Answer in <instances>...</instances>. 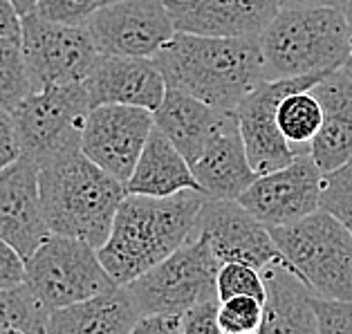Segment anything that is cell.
Listing matches in <instances>:
<instances>
[{
  "mask_svg": "<svg viewBox=\"0 0 352 334\" xmlns=\"http://www.w3.org/2000/svg\"><path fill=\"white\" fill-rule=\"evenodd\" d=\"M204 198L200 191H182L170 198L126 193L108 241L97 249L115 285L133 282L191 241Z\"/></svg>",
  "mask_w": 352,
  "mask_h": 334,
  "instance_id": "6da1fadb",
  "label": "cell"
},
{
  "mask_svg": "<svg viewBox=\"0 0 352 334\" xmlns=\"http://www.w3.org/2000/svg\"><path fill=\"white\" fill-rule=\"evenodd\" d=\"M166 88L186 92L220 113L238 104L265 81L261 38H211L175 32L155 56Z\"/></svg>",
  "mask_w": 352,
  "mask_h": 334,
  "instance_id": "7a4b0ae2",
  "label": "cell"
},
{
  "mask_svg": "<svg viewBox=\"0 0 352 334\" xmlns=\"http://www.w3.org/2000/svg\"><path fill=\"white\" fill-rule=\"evenodd\" d=\"M38 191L47 227L56 236L88 243L108 241L126 186L83 155L67 153L38 168Z\"/></svg>",
  "mask_w": 352,
  "mask_h": 334,
  "instance_id": "3957f363",
  "label": "cell"
},
{
  "mask_svg": "<svg viewBox=\"0 0 352 334\" xmlns=\"http://www.w3.org/2000/svg\"><path fill=\"white\" fill-rule=\"evenodd\" d=\"M265 79L330 74L352 56L346 16L334 7L280 10L261 36Z\"/></svg>",
  "mask_w": 352,
  "mask_h": 334,
  "instance_id": "277c9868",
  "label": "cell"
},
{
  "mask_svg": "<svg viewBox=\"0 0 352 334\" xmlns=\"http://www.w3.org/2000/svg\"><path fill=\"white\" fill-rule=\"evenodd\" d=\"M289 271L314 296L352 301V231L323 209L285 227H270Z\"/></svg>",
  "mask_w": 352,
  "mask_h": 334,
  "instance_id": "5b68a950",
  "label": "cell"
},
{
  "mask_svg": "<svg viewBox=\"0 0 352 334\" xmlns=\"http://www.w3.org/2000/svg\"><path fill=\"white\" fill-rule=\"evenodd\" d=\"M218 256L207 236H193L166 260L124 285L140 316L166 314L179 316L188 307L218 298Z\"/></svg>",
  "mask_w": 352,
  "mask_h": 334,
  "instance_id": "8992f818",
  "label": "cell"
},
{
  "mask_svg": "<svg viewBox=\"0 0 352 334\" xmlns=\"http://www.w3.org/2000/svg\"><path fill=\"white\" fill-rule=\"evenodd\" d=\"M90 110L85 83L34 90L12 113L21 157L41 168L67 153L81 151V133Z\"/></svg>",
  "mask_w": 352,
  "mask_h": 334,
  "instance_id": "52a82bcc",
  "label": "cell"
},
{
  "mask_svg": "<svg viewBox=\"0 0 352 334\" xmlns=\"http://www.w3.org/2000/svg\"><path fill=\"white\" fill-rule=\"evenodd\" d=\"M25 285L47 312L117 287L88 243L52 234L25 260Z\"/></svg>",
  "mask_w": 352,
  "mask_h": 334,
  "instance_id": "ba28073f",
  "label": "cell"
},
{
  "mask_svg": "<svg viewBox=\"0 0 352 334\" xmlns=\"http://www.w3.org/2000/svg\"><path fill=\"white\" fill-rule=\"evenodd\" d=\"M21 45L34 90L85 83L101 56L85 25L52 23L34 12L21 19Z\"/></svg>",
  "mask_w": 352,
  "mask_h": 334,
  "instance_id": "9c48e42d",
  "label": "cell"
},
{
  "mask_svg": "<svg viewBox=\"0 0 352 334\" xmlns=\"http://www.w3.org/2000/svg\"><path fill=\"white\" fill-rule=\"evenodd\" d=\"M85 27L104 56L155 58L175 36L164 0H119L97 7Z\"/></svg>",
  "mask_w": 352,
  "mask_h": 334,
  "instance_id": "30bf717a",
  "label": "cell"
},
{
  "mask_svg": "<svg viewBox=\"0 0 352 334\" xmlns=\"http://www.w3.org/2000/svg\"><path fill=\"white\" fill-rule=\"evenodd\" d=\"M328 76V74H325ZM323 74L289 76V79H265L240 101L236 119L243 135L249 164L258 175L287 166L296 157L294 148L285 142L276 124L278 104L292 92L312 90Z\"/></svg>",
  "mask_w": 352,
  "mask_h": 334,
  "instance_id": "8fae6325",
  "label": "cell"
},
{
  "mask_svg": "<svg viewBox=\"0 0 352 334\" xmlns=\"http://www.w3.org/2000/svg\"><path fill=\"white\" fill-rule=\"evenodd\" d=\"M155 128L151 110L135 106H94L81 133V153L124 186Z\"/></svg>",
  "mask_w": 352,
  "mask_h": 334,
  "instance_id": "7c38bea8",
  "label": "cell"
},
{
  "mask_svg": "<svg viewBox=\"0 0 352 334\" xmlns=\"http://www.w3.org/2000/svg\"><path fill=\"white\" fill-rule=\"evenodd\" d=\"M200 234L209 238L211 249L220 263H245L261 274L274 265L289 269L274 243L270 227H265L238 200L204 198L193 229V236Z\"/></svg>",
  "mask_w": 352,
  "mask_h": 334,
  "instance_id": "4fadbf2b",
  "label": "cell"
},
{
  "mask_svg": "<svg viewBox=\"0 0 352 334\" xmlns=\"http://www.w3.org/2000/svg\"><path fill=\"white\" fill-rule=\"evenodd\" d=\"M323 173L310 153L298 155L272 173L258 175L238 202L265 227H285L319 211Z\"/></svg>",
  "mask_w": 352,
  "mask_h": 334,
  "instance_id": "5bb4252c",
  "label": "cell"
},
{
  "mask_svg": "<svg viewBox=\"0 0 352 334\" xmlns=\"http://www.w3.org/2000/svg\"><path fill=\"white\" fill-rule=\"evenodd\" d=\"M175 32L211 38H261L280 0H164Z\"/></svg>",
  "mask_w": 352,
  "mask_h": 334,
  "instance_id": "9a60e30c",
  "label": "cell"
},
{
  "mask_svg": "<svg viewBox=\"0 0 352 334\" xmlns=\"http://www.w3.org/2000/svg\"><path fill=\"white\" fill-rule=\"evenodd\" d=\"M52 236L38 191V166L19 157L0 170V241L25 260Z\"/></svg>",
  "mask_w": 352,
  "mask_h": 334,
  "instance_id": "2e32d148",
  "label": "cell"
},
{
  "mask_svg": "<svg viewBox=\"0 0 352 334\" xmlns=\"http://www.w3.org/2000/svg\"><path fill=\"white\" fill-rule=\"evenodd\" d=\"M90 104L104 106H135L155 113L164 101L166 81L157 67L155 58H128V56H104L94 63L85 81Z\"/></svg>",
  "mask_w": 352,
  "mask_h": 334,
  "instance_id": "e0dca14e",
  "label": "cell"
},
{
  "mask_svg": "<svg viewBox=\"0 0 352 334\" xmlns=\"http://www.w3.org/2000/svg\"><path fill=\"white\" fill-rule=\"evenodd\" d=\"M191 168L207 198L238 200L252 186L258 173L249 164L236 113L225 119Z\"/></svg>",
  "mask_w": 352,
  "mask_h": 334,
  "instance_id": "ac0fdd59",
  "label": "cell"
},
{
  "mask_svg": "<svg viewBox=\"0 0 352 334\" xmlns=\"http://www.w3.org/2000/svg\"><path fill=\"white\" fill-rule=\"evenodd\" d=\"M323 110V124L310 144V155L321 173L339 168L352 159V79L330 72L312 88Z\"/></svg>",
  "mask_w": 352,
  "mask_h": 334,
  "instance_id": "d6986e66",
  "label": "cell"
},
{
  "mask_svg": "<svg viewBox=\"0 0 352 334\" xmlns=\"http://www.w3.org/2000/svg\"><path fill=\"white\" fill-rule=\"evenodd\" d=\"M229 115L231 113H220L191 94L170 88H166L164 101L153 113L155 126L191 166L200 159L209 140L218 133Z\"/></svg>",
  "mask_w": 352,
  "mask_h": 334,
  "instance_id": "ffe728a7",
  "label": "cell"
},
{
  "mask_svg": "<svg viewBox=\"0 0 352 334\" xmlns=\"http://www.w3.org/2000/svg\"><path fill=\"white\" fill-rule=\"evenodd\" d=\"M182 191H200L191 164L182 157L168 137L155 126L142 151L131 179L126 182V193L148 195V198H170Z\"/></svg>",
  "mask_w": 352,
  "mask_h": 334,
  "instance_id": "44dd1931",
  "label": "cell"
},
{
  "mask_svg": "<svg viewBox=\"0 0 352 334\" xmlns=\"http://www.w3.org/2000/svg\"><path fill=\"white\" fill-rule=\"evenodd\" d=\"M140 319L124 287H113L88 301L50 312L47 334H131Z\"/></svg>",
  "mask_w": 352,
  "mask_h": 334,
  "instance_id": "7402d4cb",
  "label": "cell"
},
{
  "mask_svg": "<svg viewBox=\"0 0 352 334\" xmlns=\"http://www.w3.org/2000/svg\"><path fill=\"white\" fill-rule=\"evenodd\" d=\"M267 301L258 334H319L312 292L283 265L263 271Z\"/></svg>",
  "mask_w": 352,
  "mask_h": 334,
  "instance_id": "603a6c76",
  "label": "cell"
},
{
  "mask_svg": "<svg viewBox=\"0 0 352 334\" xmlns=\"http://www.w3.org/2000/svg\"><path fill=\"white\" fill-rule=\"evenodd\" d=\"M276 124L294 153H310V144L323 124V110L312 90L292 92L278 104Z\"/></svg>",
  "mask_w": 352,
  "mask_h": 334,
  "instance_id": "cb8c5ba5",
  "label": "cell"
},
{
  "mask_svg": "<svg viewBox=\"0 0 352 334\" xmlns=\"http://www.w3.org/2000/svg\"><path fill=\"white\" fill-rule=\"evenodd\" d=\"M32 92L21 38L0 36V108L14 113Z\"/></svg>",
  "mask_w": 352,
  "mask_h": 334,
  "instance_id": "d4e9b609",
  "label": "cell"
},
{
  "mask_svg": "<svg viewBox=\"0 0 352 334\" xmlns=\"http://www.w3.org/2000/svg\"><path fill=\"white\" fill-rule=\"evenodd\" d=\"M50 312L43 307L32 289L16 285L10 289H0V330H21L25 334H47Z\"/></svg>",
  "mask_w": 352,
  "mask_h": 334,
  "instance_id": "484cf974",
  "label": "cell"
},
{
  "mask_svg": "<svg viewBox=\"0 0 352 334\" xmlns=\"http://www.w3.org/2000/svg\"><path fill=\"white\" fill-rule=\"evenodd\" d=\"M319 209L330 213L352 231V159L330 173H323Z\"/></svg>",
  "mask_w": 352,
  "mask_h": 334,
  "instance_id": "4316f807",
  "label": "cell"
},
{
  "mask_svg": "<svg viewBox=\"0 0 352 334\" xmlns=\"http://www.w3.org/2000/svg\"><path fill=\"white\" fill-rule=\"evenodd\" d=\"M218 301L231 296H254L258 301H267V287L258 269L245 263H222L216 278Z\"/></svg>",
  "mask_w": 352,
  "mask_h": 334,
  "instance_id": "83f0119b",
  "label": "cell"
},
{
  "mask_svg": "<svg viewBox=\"0 0 352 334\" xmlns=\"http://www.w3.org/2000/svg\"><path fill=\"white\" fill-rule=\"evenodd\" d=\"M265 303L254 296H231L220 301L218 321L225 334H258Z\"/></svg>",
  "mask_w": 352,
  "mask_h": 334,
  "instance_id": "f1b7e54d",
  "label": "cell"
},
{
  "mask_svg": "<svg viewBox=\"0 0 352 334\" xmlns=\"http://www.w3.org/2000/svg\"><path fill=\"white\" fill-rule=\"evenodd\" d=\"M99 0H38L34 14L61 25H85L97 12Z\"/></svg>",
  "mask_w": 352,
  "mask_h": 334,
  "instance_id": "f546056e",
  "label": "cell"
},
{
  "mask_svg": "<svg viewBox=\"0 0 352 334\" xmlns=\"http://www.w3.org/2000/svg\"><path fill=\"white\" fill-rule=\"evenodd\" d=\"M319 334H352V301L312 296Z\"/></svg>",
  "mask_w": 352,
  "mask_h": 334,
  "instance_id": "4dcf8cb0",
  "label": "cell"
},
{
  "mask_svg": "<svg viewBox=\"0 0 352 334\" xmlns=\"http://www.w3.org/2000/svg\"><path fill=\"white\" fill-rule=\"evenodd\" d=\"M218 298L202 301L188 307L184 314H179V330L177 334H225L218 321Z\"/></svg>",
  "mask_w": 352,
  "mask_h": 334,
  "instance_id": "1f68e13d",
  "label": "cell"
},
{
  "mask_svg": "<svg viewBox=\"0 0 352 334\" xmlns=\"http://www.w3.org/2000/svg\"><path fill=\"white\" fill-rule=\"evenodd\" d=\"M25 282V258L12 245L0 241V289H10Z\"/></svg>",
  "mask_w": 352,
  "mask_h": 334,
  "instance_id": "d6a6232c",
  "label": "cell"
},
{
  "mask_svg": "<svg viewBox=\"0 0 352 334\" xmlns=\"http://www.w3.org/2000/svg\"><path fill=\"white\" fill-rule=\"evenodd\" d=\"M21 157V146L16 140V128L12 113L0 108V170L14 164Z\"/></svg>",
  "mask_w": 352,
  "mask_h": 334,
  "instance_id": "836d02e7",
  "label": "cell"
},
{
  "mask_svg": "<svg viewBox=\"0 0 352 334\" xmlns=\"http://www.w3.org/2000/svg\"><path fill=\"white\" fill-rule=\"evenodd\" d=\"M177 330H179V316L148 314L137 319L131 334H177Z\"/></svg>",
  "mask_w": 352,
  "mask_h": 334,
  "instance_id": "e575fe53",
  "label": "cell"
},
{
  "mask_svg": "<svg viewBox=\"0 0 352 334\" xmlns=\"http://www.w3.org/2000/svg\"><path fill=\"white\" fill-rule=\"evenodd\" d=\"M0 36L21 38V16L12 0H0Z\"/></svg>",
  "mask_w": 352,
  "mask_h": 334,
  "instance_id": "d590c367",
  "label": "cell"
},
{
  "mask_svg": "<svg viewBox=\"0 0 352 334\" xmlns=\"http://www.w3.org/2000/svg\"><path fill=\"white\" fill-rule=\"evenodd\" d=\"M348 0H280V10H303V7H334L343 10Z\"/></svg>",
  "mask_w": 352,
  "mask_h": 334,
  "instance_id": "8d00e7d4",
  "label": "cell"
},
{
  "mask_svg": "<svg viewBox=\"0 0 352 334\" xmlns=\"http://www.w3.org/2000/svg\"><path fill=\"white\" fill-rule=\"evenodd\" d=\"M14 3V7H16V12H19V16L23 19L25 14H30L34 7H36V3L38 0H12Z\"/></svg>",
  "mask_w": 352,
  "mask_h": 334,
  "instance_id": "74e56055",
  "label": "cell"
},
{
  "mask_svg": "<svg viewBox=\"0 0 352 334\" xmlns=\"http://www.w3.org/2000/svg\"><path fill=\"white\" fill-rule=\"evenodd\" d=\"M343 16H346V27H348V38L352 45V0H348L346 7H343Z\"/></svg>",
  "mask_w": 352,
  "mask_h": 334,
  "instance_id": "f35d334b",
  "label": "cell"
},
{
  "mask_svg": "<svg viewBox=\"0 0 352 334\" xmlns=\"http://www.w3.org/2000/svg\"><path fill=\"white\" fill-rule=\"evenodd\" d=\"M0 334H25L21 330H0Z\"/></svg>",
  "mask_w": 352,
  "mask_h": 334,
  "instance_id": "ab89813d",
  "label": "cell"
},
{
  "mask_svg": "<svg viewBox=\"0 0 352 334\" xmlns=\"http://www.w3.org/2000/svg\"><path fill=\"white\" fill-rule=\"evenodd\" d=\"M110 3H119V0H99V7H104V5H110Z\"/></svg>",
  "mask_w": 352,
  "mask_h": 334,
  "instance_id": "60d3db41",
  "label": "cell"
}]
</instances>
